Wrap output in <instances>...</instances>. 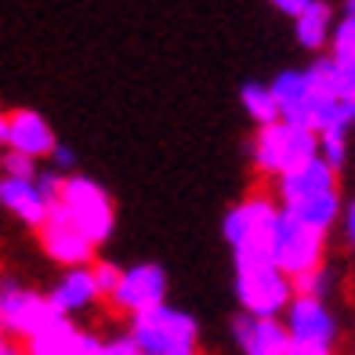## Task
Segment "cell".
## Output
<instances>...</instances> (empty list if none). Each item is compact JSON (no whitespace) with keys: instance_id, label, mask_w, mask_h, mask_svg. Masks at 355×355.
Returning <instances> with one entry per match:
<instances>
[{"instance_id":"obj_1","label":"cell","mask_w":355,"mask_h":355,"mask_svg":"<svg viewBox=\"0 0 355 355\" xmlns=\"http://www.w3.org/2000/svg\"><path fill=\"white\" fill-rule=\"evenodd\" d=\"M279 221H283V207L279 200L254 192L243 203H236L225 214V243L232 247V261H236V276H250V272H265L276 268V236H279Z\"/></svg>"},{"instance_id":"obj_2","label":"cell","mask_w":355,"mask_h":355,"mask_svg":"<svg viewBox=\"0 0 355 355\" xmlns=\"http://www.w3.org/2000/svg\"><path fill=\"white\" fill-rule=\"evenodd\" d=\"M250 156H254V167L261 174H276V178H286V174H297L319 159V135L309 131V127H297V123H272V127H261L250 141Z\"/></svg>"},{"instance_id":"obj_3","label":"cell","mask_w":355,"mask_h":355,"mask_svg":"<svg viewBox=\"0 0 355 355\" xmlns=\"http://www.w3.org/2000/svg\"><path fill=\"white\" fill-rule=\"evenodd\" d=\"M131 341L141 355H196L200 327L189 312L159 304V309L131 315Z\"/></svg>"},{"instance_id":"obj_4","label":"cell","mask_w":355,"mask_h":355,"mask_svg":"<svg viewBox=\"0 0 355 355\" xmlns=\"http://www.w3.org/2000/svg\"><path fill=\"white\" fill-rule=\"evenodd\" d=\"M55 211L66 214L94 247H102L112 236V225H116V211H112L109 192L94 182V178H84V174L66 178V192H62V203Z\"/></svg>"},{"instance_id":"obj_5","label":"cell","mask_w":355,"mask_h":355,"mask_svg":"<svg viewBox=\"0 0 355 355\" xmlns=\"http://www.w3.org/2000/svg\"><path fill=\"white\" fill-rule=\"evenodd\" d=\"M66 315L55 312V304L47 294H37L29 286H19L15 279H0V322L11 337L33 341L44 330H51L55 322H62Z\"/></svg>"},{"instance_id":"obj_6","label":"cell","mask_w":355,"mask_h":355,"mask_svg":"<svg viewBox=\"0 0 355 355\" xmlns=\"http://www.w3.org/2000/svg\"><path fill=\"white\" fill-rule=\"evenodd\" d=\"M322 250H327V236L294 221L283 211L279 236H276V268L283 276L294 283L297 276H309V272L322 268Z\"/></svg>"},{"instance_id":"obj_7","label":"cell","mask_w":355,"mask_h":355,"mask_svg":"<svg viewBox=\"0 0 355 355\" xmlns=\"http://www.w3.org/2000/svg\"><path fill=\"white\" fill-rule=\"evenodd\" d=\"M236 301L243 315L254 319H279L294 304V283H290L279 268L250 272V276H236Z\"/></svg>"},{"instance_id":"obj_8","label":"cell","mask_w":355,"mask_h":355,"mask_svg":"<svg viewBox=\"0 0 355 355\" xmlns=\"http://www.w3.org/2000/svg\"><path fill=\"white\" fill-rule=\"evenodd\" d=\"M40 247H44V254L51 257L55 265L69 268V272L73 268H91L94 265V250H98L62 211H51L47 225L40 229Z\"/></svg>"},{"instance_id":"obj_9","label":"cell","mask_w":355,"mask_h":355,"mask_svg":"<svg viewBox=\"0 0 355 355\" xmlns=\"http://www.w3.org/2000/svg\"><path fill=\"white\" fill-rule=\"evenodd\" d=\"M167 272L145 261V265H131L123 268V279H120V290L112 304H116L120 312H131V315H141L149 309H159V304H167Z\"/></svg>"},{"instance_id":"obj_10","label":"cell","mask_w":355,"mask_h":355,"mask_svg":"<svg viewBox=\"0 0 355 355\" xmlns=\"http://www.w3.org/2000/svg\"><path fill=\"white\" fill-rule=\"evenodd\" d=\"M286 330H290V341H301V345L334 348L337 341V319L330 315L327 304L312 297H294V304L286 309Z\"/></svg>"},{"instance_id":"obj_11","label":"cell","mask_w":355,"mask_h":355,"mask_svg":"<svg viewBox=\"0 0 355 355\" xmlns=\"http://www.w3.org/2000/svg\"><path fill=\"white\" fill-rule=\"evenodd\" d=\"M232 337L243 355H286L290 352V330L279 319H254V315H236L232 319Z\"/></svg>"},{"instance_id":"obj_12","label":"cell","mask_w":355,"mask_h":355,"mask_svg":"<svg viewBox=\"0 0 355 355\" xmlns=\"http://www.w3.org/2000/svg\"><path fill=\"white\" fill-rule=\"evenodd\" d=\"M11 120V138H8V153H22L29 159H40V156H55L58 141L55 131L37 109H15L8 112Z\"/></svg>"},{"instance_id":"obj_13","label":"cell","mask_w":355,"mask_h":355,"mask_svg":"<svg viewBox=\"0 0 355 355\" xmlns=\"http://www.w3.org/2000/svg\"><path fill=\"white\" fill-rule=\"evenodd\" d=\"M276 192H279V207H294V203H304L312 196H327V192H337V171L319 156L304 171L279 178Z\"/></svg>"},{"instance_id":"obj_14","label":"cell","mask_w":355,"mask_h":355,"mask_svg":"<svg viewBox=\"0 0 355 355\" xmlns=\"http://www.w3.org/2000/svg\"><path fill=\"white\" fill-rule=\"evenodd\" d=\"M0 207L29 229H44L51 218V207L44 203L37 182H19V178H0Z\"/></svg>"},{"instance_id":"obj_15","label":"cell","mask_w":355,"mask_h":355,"mask_svg":"<svg viewBox=\"0 0 355 355\" xmlns=\"http://www.w3.org/2000/svg\"><path fill=\"white\" fill-rule=\"evenodd\" d=\"M47 297H51L55 312L66 315V319H69L73 312L91 309V304L102 297V294H98V283H94V265H91V268H73V272H66V276L55 283V290H51Z\"/></svg>"},{"instance_id":"obj_16","label":"cell","mask_w":355,"mask_h":355,"mask_svg":"<svg viewBox=\"0 0 355 355\" xmlns=\"http://www.w3.org/2000/svg\"><path fill=\"white\" fill-rule=\"evenodd\" d=\"M283 211L294 218V221H301V225H309V229L327 236L330 225L337 221V214H341V196H337V192H327V196H312V200H304V203L283 207Z\"/></svg>"},{"instance_id":"obj_17","label":"cell","mask_w":355,"mask_h":355,"mask_svg":"<svg viewBox=\"0 0 355 355\" xmlns=\"http://www.w3.org/2000/svg\"><path fill=\"white\" fill-rule=\"evenodd\" d=\"M80 334L84 330H80L73 319H62V322H55L51 330H44L40 337L26 341V355H73Z\"/></svg>"},{"instance_id":"obj_18","label":"cell","mask_w":355,"mask_h":355,"mask_svg":"<svg viewBox=\"0 0 355 355\" xmlns=\"http://www.w3.org/2000/svg\"><path fill=\"white\" fill-rule=\"evenodd\" d=\"M297 29V40L301 47H309V51H322V44H330L334 37V15H330V4H312V11L304 15V19L294 22Z\"/></svg>"},{"instance_id":"obj_19","label":"cell","mask_w":355,"mask_h":355,"mask_svg":"<svg viewBox=\"0 0 355 355\" xmlns=\"http://www.w3.org/2000/svg\"><path fill=\"white\" fill-rule=\"evenodd\" d=\"M239 102H243L247 116L257 123V131H261V127H272V123H279V120H283L276 94H272V87H265V84H243V91H239Z\"/></svg>"},{"instance_id":"obj_20","label":"cell","mask_w":355,"mask_h":355,"mask_svg":"<svg viewBox=\"0 0 355 355\" xmlns=\"http://www.w3.org/2000/svg\"><path fill=\"white\" fill-rule=\"evenodd\" d=\"M330 58H334L345 73L355 76V22L341 19V22L334 26V37H330Z\"/></svg>"},{"instance_id":"obj_21","label":"cell","mask_w":355,"mask_h":355,"mask_svg":"<svg viewBox=\"0 0 355 355\" xmlns=\"http://www.w3.org/2000/svg\"><path fill=\"white\" fill-rule=\"evenodd\" d=\"M330 290V272L327 268H315L309 276H297L294 279V297H312V301H322Z\"/></svg>"},{"instance_id":"obj_22","label":"cell","mask_w":355,"mask_h":355,"mask_svg":"<svg viewBox=\"0 0 355 355\" xmlns=\"http://www.w3.org/2000/svg\"><path fill=\"white\" fill-rule=\"evenodd\" d=\"M319 156L327 159L334 171H341L345 156H348V135L345 131H330V135H319Z\"/></svg>"},{"instance_id":"obj_23","label":"cell","mask_w":355,"mask_h":355,"mask_svg":"<svg viewBox=\"0 0 355 355\" xmlns=\"http://www.w3.org/2000/svg\"><path fill=\"white\" fill-rule=\"evenodd\" d=\"M4 178H19V182H37V159H29L22 153H4Z\"/></svg>"},{"instance_id":"obj_24","label":"cell","mask_w":355,"mask_h":355,"mask_svg":"<svg viewBox=\"0 0 355 355\" xmlns=\"http://www.w3.org/2000/svg\"><path fill=\"white\" fill-rule=\"evenodd\" d=\"M120 279H123V272L112 265V261H94V283H98V294L102 297H116V290H120Z\"/></svg>"},{"instance_id":"obj_25","label":"cell","mask_w":355,"mask_h":355,"mask_svg":"<svg viewBox=\"0 0 355 355\" xmlns=\"http://www.w3.org/2000/svg\"><path fill=\"white\" fill-rule=\"evenodd\" d=\"M37 189H40L44 203L55 211V207L62 203V192H66V178H62L58 171H44V174L37 178Z\"/></svg>"},{"instance_id":"obj_26","label":"cell","mask_w":355,"mask_h":355,"mask_svg":"<svg viewBox=\"0 0 355 355\" xmlns=\"http://www.w3.org/2000/svg\"><path fill=\"white\" fill-rule=\"evenodd\" d=\"M73 355H105V341L84 330V334H80V341H76V348H73Z\"/></svg>"},{"instance_id":"obj_27","label":"cell","mask_w":355,"mask_h":355,"mask_svg":"<svg viewBox=\"0 0 355 355\" xmlns=\"http://www.w3.org/2000/svg\"><path fill=\"white\" fill-rule=\"evenodd\" d=\"M312 4L315 0H276V11H283V15H290V19H304V15L312 11Z\"/></svg>"},{"instance_id":"obj_28","label":"cell","mask_w":355,"mask_h":355,"mask_svg":"<svg viewBox=\"0 0 355 355\" xmlns=\"http://www.w3.org/2000/svg\"><path fill=\"white\" fill-rule=\"evenodd\" d=\"M105 355H141L138 345L131 341V334H123V337H112V341H105Z\"/></svg>"},{"instance_id":"obj_29","label":"cell","mask_w":355,"mask_h":355,"mask_svg":"<svg viewBox=\"0 0 355 355\" xmlns=\"http://www.w3.org/2000/svg\"><path fill=\"white\" fill-rule=\"evenodd\" d=\"M286 355H334V348L327 345H301V341H290V352Z\"/></svg>"},{"instance_id":"obj_30","label":"cell","mask_w":355,"mask_h":355,"mask_svg":"<svg viewBox=\"0 0 355 355\" xmlns=\"http://www.w3.org/2000/svg\"><path fill=\"white\" fill-rule=\"evenodd\" d=\"M51 159H55V167H58V171H69L76 156H73V149H66V145H58V149H55V156H51Z\"/></svg>"},{"instance_id":"obj_31","label":"cell","mask_w":355,"mask_h":355,"mask_svg":"<svg viewBox=\"0 0 355 355\" xmlns=\"http://www.w3.org/2000/svg\"><path fill=\"white\" fill-rule=\"evenodd\" d=\"M345 236H348V243L355 247V200L348 203V211H345Z\"/></svg>"},{"instance_id":"obj_32","label":"cell","mask_w":355,"mask_h":355,"mask_svg":"<svg viewBox=\"0 0 355 355\" xmlns=\"http://www.w3.org/2000/svg\"><path fill=\"white\" fill-rule=\"evenodd\" d=\"M11 138V120H8V112H0V145H8Z\"/></svg>"},{"instance_id":"obj_33","label":"cell","mask_w":355,"mask_h":355,"mask_svg":"<svg viewBox=\"0 0 355 355\" xmlns=\"http://www.w3.org/2000/svg\"><path fill=\"white\" fill-rule=\"evenodd\" d=\"M11 348V341H8V330H4V322H0V355H4Z\"/></svg>"},{"instance_id":"obj_34","label":"cell","mask_w":355,"mask_h":355,"mask_svg":"<svg viewBox=\"0 0 355 355\" xmlns=\"http://www.w3.org/2000/svg\"><path fill=\"white\" fill-rule=\"evenodd\" d=\"M345 19L355 22V0H348V4H345Z\"/></svg>"},{"instance_id":"obj_35","label":"cell","mask_w":355,"mask_h":355,"mask_svg":"<svg viewBox=\"0 0 355 355\" xmlns=\"http://www.w3.org/2000/svg\"><path fill=\"white\" fill-rule=\"evenodd\" d=\"M4 355H26V352H19V348H15V345H11V348H8Z\"/></svg>"},{"instance_id":"obj_36","label":"cell","mask_w":355,"mask_h":355,"mask_svg":"<svg viewBox=\"0 0 355 355\" xmlns=\"http://www.w3.org/2000/svg\"><path fill=\"white\" fill-rule=\"evenodd\" d=\"M0 171H4V153H0Z\"/></svg>"}]
</instances>
